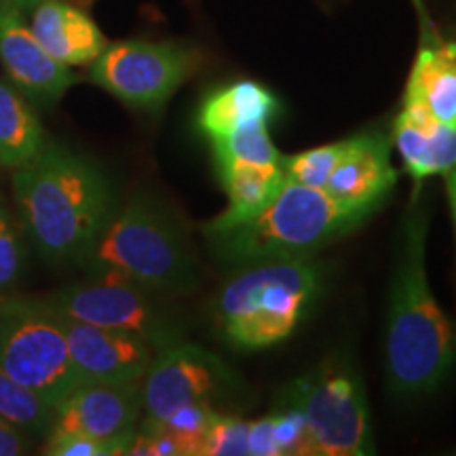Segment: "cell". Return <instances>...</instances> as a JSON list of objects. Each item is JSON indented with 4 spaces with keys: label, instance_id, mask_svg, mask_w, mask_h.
I'll list each match as a JSON object with an SVG mask.
<instances>
[{
    "label": "cell",
    "instance_id": "6da1fadb",
    "mask_svg": "<svg viewBox=\"0 0 456 456\" xmlns=\"http://www.w3.org/2000/svg\"><path fill=\"white\" fill-rule=\"evenodd\" d=\"M13 197L32 243L55 265H78L118 209L104 171L55 140L13 169Z\"/></svg>",
    "mask_w": 456,
    "mask_h": 456
},
{
    "label": "cell",
    "instance_id": "7a4b0ae2",
    "mask_svg": "<svg viewBox=\"0 0 456 456\" xmlns=\"http://www.w3.org/2000/svg\"><path fill=\"white\" fill-rule=\"evenodd\" d=\"M429 205L420 184L402 226L387 315V376L393 391L419 397L436 391L456 362V334L427 277Z\"/></svg>",
    "mask_w": 456,
    "mask_h": 456
},
{
    "label": "cell",
    "instance_id": "3957f363",
    "mask_svg": "<svg viewBox=\"0 0 456 456\" xmlns=\"http://www.w3.org/2000/svg\"><path fill=\"white\" fill-rule=\"evenodd\" d=\"M89 279H112L157 294L197 283V260L174 214L148 195L131 197L78 262Z\"/></svg>",
    "mask_w": 456,
    "mask_h": 456
},
{
    "label": "cell",
    "instance_id": "277c9868",
    "mask_svg": "<svg viewBox=\"0 0 456 456\" xmlns=\"http://www.w3.org/2000/svg\"><path fill=\"white\" fill-rule=\"evenodd\" d=\"M372 212L374 208L342 203L323 188L285 180L258 216L205 239L212 252L232 266L309 258L319 248L357 228Z\"/></svg>",
    "mask_w": 456,
    "mask_h": 456
},
{
    "label": "cell",
    "instance_id": "5b68a950",
    "mask_svg": "<svg viewBox=\"0 0 456 456\" xmlns=\"http://www.w3.org/2000/svg\"><path fill=\"white\" fill-rule=\"evenodd\" d=\"M241 269L220 289L216 326L232 349H269L298 328L322 292V273L306 258L269 260Z\"/></svg>",
    "mask_w": 456,
    "mask_h": 456
},
{
    "label": "cell",
    "instance_id": "8992f818",
    "mask_svg": "<svg viewBox=\"0 0 456 456\" xmlns=\"http://www.w3.org/2000/svg\"><path fill=\"white\" fill-rule=\"evenodd\" d=\"M0 370L51 406L81 383L60 317L41 298H0Z\"/></svg>",
    "mask_w": 456,
    "mask_h": 456
},
{
    "label": "cell",
    "instance_id": "52a82bcc",
    "mask_svg": "<svg viewBox=\"0 0 456 456\" xmlns=\"http://www.w3.org/2000/svg\"><path fill=\"white\" fill-rule=\"evenodd\" d=\"M203 51L184 43L118 41L91 64L89 81L123 104L161 110L203 66Z\"/></svg>",
    "mask_w": 456,
    "mask_h": 456
},
{
    "label": "cell",
    "instance_id": "ba28073f",
    "mask_svg": "<svg viewBox=\"0 0 456 456\" xmlns=\"http://www.w3.org/2000/svg\"><path fill=\"white\" fill-rule=\"evenodd\" d=\"M288 397L305 414L313 456H363L374 452L366 389L349 363H326L296 380Z\"/></svg>",
    "mask_w": 456,
    "mask_h": 456
},
{
    "label": "cell",
    "instance_id": "9c48e42d",
    "mask_svg": "<svg viewBox=\"0 0 456 456\" xmlns=\"http://www.w3.org/2000/svg\"><path fill=\"white\" fill-rule=\"evenodd\" d=\"M51 309L83 323L123 330L144 338L157 353L182 342L184 328L157 292L138 285L87 279L41 298Z\"/></svg>",
    "mask_w": 456,
    "mask_h": 456
},
{
    "label": "cell",
    "instance_id": "30bf717a",
    "mask_svg": "<svg viewBox=\"0 0 456 456\" xmlns=\"http://www.w3.org/2000/svg\"><path fill=\"white\" fill-rule=\"evenodd\" d=\"M232 374L214 353L175 342L159 351L142 379V403L151 419H167L191 403H212L232 385Z\"/></svg>",
    "mask_w": 456,
    "mask_h": 456
},
{
    "label": "cell",
    "instance_id": "8fae6325",
    "mask_svg": "<svg viewBox=\"0 0 456 456\" xmlns=\"http://www.w3.org/2000/svg\"><path fill=\"white\" fill-rule=\"evenodd\" d=\"M142 412V383L81 380L53 406L51 431L87 433L95 440L110 444L114 454H127Z\"/></svg>",
    "mask_w": 456,
    "mask_h": 456
},
{
    "label": "cell",
    "instance_id": "7c38bea8",
    "mask_svg": "<svg viewBox=\"0 0 456 456\" xmlns=\"http://www.w3.org/2000/svg\"><path fill=\"white\" fill-rule=\"evenodd\" d=\"M57 313V311H55ZM78 379L91 383H142L157 351L140 336L60 315Z\"/></svg>",
    "mask_w": 456,
    "mask_h": 456
},
{
    "label": "cell",
    "instance_id": "4fadbf2b",
    "mask_svg": "<svg viewBox=\"0 0 456 456\" xmlns=\"http://www.w3.org/2000/svg\"><path fill=\"white\" fill-rule=\"evenodd\" d=\"M0 61L11 83L41 104H55L77 83L70 68L38 43L21 11L7 3H0Z\"/></svg>",
    "mask_w": 456,
    "mask_h": 456
},
{
    "label": "cell",
    "instance_id": "5bb4252c",
    "mask_svg": "<svg viewBox=\"0 0 456 456\" xmlns=\"http://www.w3.org/2000/svg\"><path fill=\"white\" fill-rule=\"evenodd\" d=\"M393 142L383 131L346 138V146L323 191L342 203L379 209L397 182L391 163Z\"/></svg>",
    "mask_w": 456,
    "mask_h": 456
},
{
    "label": "cell",
    "instance_id": "9a60e30c",
    "mask_svg": "<svg viewBox=\"0 0 456 456\" xmlns=\"http://www.w3.org/2000/svg\"><path fill=\"white\" fill-rule=\"evenodd\" d=\"M402 104L419 108L433 121L456 127V57L436 26L420 28V45L410 68Z\"/></svg>",
    "mask_w": 456,
    "mask_h": 456
},
{
    "label": "cell",
    "instance_id": "2e32d148",
    "mask_svg": "<svg viewBox=\"0 0 456 456\" xmlns=\"http://www.w3.org/2000/svg\"><path fill=\"white\" fill-rule=\"evenodd\" d=\"M30 28L38 43L68 68L94 64L108 45L94 17L70 0H41Z\"/></svg>",
    "mask_w": 456,
    "mask_h": 456
},
{
    "label": "cell",
    "instance_id": "e0dca14e",
    "mask_svg": "<svg viewBox=\"0 0 456 456\" xmlns=\"http://www.w3.org/2000/svg\"><path fill=\"white\" fill-rule=\"evenodd\" d=\"M393 146L416 184L456 167V127L433 121L419 108L402 104L393 123Z\"/></svg>",
    "mask_w": 456,
    "mask_h": 456
},
{
    "label": "cell",
    "instance_id": "ac0fdd59",
    "mask_svg": "<svg viewBox=\"0 0 456 456\" xmlns=\"http://www.w3.org/2000/svg\"><path fill=\"white\" fill-rule=\"evenodd\" d=\"M216 171L228 197V208L201 226L203 237L224 232L248 222L269 205L285 184L281 163L256 165L241 161H216Z\"/></svg>",
    "mask_w": 456,
    "mask_h": 456
},
{
    "label": "cell",
    "instance_id": "d6986e66",
    "mask_svg": "<svg viewBox=\"0 0 456 456\" xmlns=\"http://www.w3.org/2000/svg\"><path fill=\"white\" fill-rule=\"evenodd\" d=\"M279 112V100L256 81H235L209 91L197 110V127L209 142L222 140L249 125H269Z\"/></svg>",
    "mask_w": 456,
    "mask_h": 456
},
{
    "label": "cell",
    "instance_id": "ffe728a7",
    "mask_svg": "<svg viewBox=\"0 0 456 456\" xmlns=\"http://www.w3.org/2000/svg\"><path fill=\"white\" fill-rule=\"evenodd\" d=\"M47 142L38 112L15 85L0 78V167L30 163Z\"/></svg>",
    "mask_w": 456,
    "mask_h": 456
},
{
    "label": "cell",
    "instance_id": "44dd1931",
    "mask_svg": "<svg viewBox=\"0 0 456 456\" xmlns=\"http://www.w3.org/2000/svg\"><path fill=\"white\" fill-rule=\"evenodd\" d=\"M0 419L26 433L30 440L47 437L53 425V406L0 370Z\"/></svg>",
    "mask_w": 456,
    "mask_h": 456
},
{
    "label": "cell",
    "instance_id": "7402d4cb",
    "mask_svg": "<svg viewBox=\"0 0 456 456\" xmlns=\"http://www.w3.org/2000/svg\"><path fill=\"white\" fill-rule=\"evenodd\" d=\"M209 144L214 151V161H241L256 165L281 163V155L273 144L266 123L237 129L222 140L209 142Z\"/></svg>",
    "mask_w": 456,
    "mask_h": 456
},
{
    "label": "cell",
    "instance_id": "603a6c76",
    "mask_svg": "<svg viewBox=\"0 0 456 456\" xmlns=\"http://www.w3.org/2000/svg\"><path fill=\"white\" fill-rule=\"evenodd\" d=\"M345 146L346 140H340L332 142V144L309 148V151L298 152V155L292 157L281 155V169L285 180L311 188H326Z\"/></svg>",
    "mask_w": 456,
    "mask_h": 456
},
{
    "label": "cell",
    "instance_id": "cb8c5ba5",
    "mask_svg": "<svg viewBox=\"0 0 456 456\" xmlns=\"http://www.w3.org/2000/svg\"><path fill=\"white\" fill-rule=\"evenodd\" d=\"M273 436H275L279 456H313V444L306 427L305 414L298 408V403L292 402L288 395L281 399L275 412L269 414Z\"/></svg>",
    "mask_w": 456,
    "mask_h": 456
},
{
    "label": "cell",
    "instance_id": "d4e9b609",
    "mask_svg": "<svg viewBox=\"0 0 456 456\" xmlns=\"http://www.w3.org/2000/svg\"><path fill=\"white\" fill-rule=\"evenodd\" d=\"M26 265V248L17 232L13 216L0 199V298H4L20 281Z\"/></svg>",
    "mask_w": 456,
    "mask_h": 456
},
{
    "label": "cell",
    "instance_id": "484cf974",
    "mask_svg": "<svg viewBox=\"0 0 456 456\" xmlns=\"http://www.w3.org/2000/svg\"><path fill=\"white\" fill-rule=\"evenodd\" d=\"M203 456H249V423L218 412L205 437Z\"/></svg>",
    "mask_w": 456,
    "mask_h": 456
},
{
    "label": "cell",
    "instance_id": "4316f807",
    "mask_svg": "<svg viewBox=\"0 0 456 456\" xmlns=\"http://www.w3.org/2000/svg\"><path fill=\"white\" fill-rule=\"evenodd\" d=\"M41 452L51 456H112L114 448L87 433L49 431Z\"/></svg>",
    "mask_w": 456,
    "mask_h": 456
},
{
    "label": "cell",
    "instance_id": "83f0119b",
    "mask_svg": "<svg viewBox=\"0 0 456 456\" xmlns=\"http://www.w3.org/2000/svg\"><path fill=\"white\" fill-rule=\"evenodd\" d=\"M249 456H279L269 416L249 423Z\"/></svg>",
    "mask_w": 456,
    "mask_h": 456
},
{
    "label": "cell",
    "instance_id": "f1b7e54d",
    "mask_svg": "<svg viewBox=\"0 0 456 456\" xmlns=\"http://www.w3.org/2000/svg\"><path fill=\"white\" fill-rule=\"evenodd\" d=\"M30 437L7 420L0 419V456H20L30 452Z\"/></svg>",
    "mask_w": 456,
    "mask_h": 456
},
{
    "label": "cell",
    "instance_id": "f546056e",
    "mask_svg": "<svg viewBox=\"0 0 456 456\" xmlns=\"http://www.w3.org/2000/svg\"><path fill=\"white\" fill-rule=\"evenodd\" d=\"M446 192H448V203H450V214H452V224H454V235H456V167L446 174Z\"/></svg>",
    "mask_w": 456,
    "mask_h": 456
},
{
    "label": "cell",
    "instance_id": "4dcf8cb0",
    "mask_svg": "<svg viewBox=\"0 0 456 456\" xmlns=\"http://www.w3.org/2000/svg\"><path fill=\"white\" fill-rule=\"evenodd\" d=\"M0 3H7V4H11V7H15L20 11H28V9L37 7L41 0H0Z\"/></svg>",
    "mask_w": 456,
    "mask_h": 456
},
{
    "label": "cell",
    "instance_id": "1f68e13d",
    "mask_svg": "<svg viewBox=\"0 0 456 456\" xmlns=\"http://www.w3.org/2000/svg\"><path fill=\"white\" fill-rule=\"evenodd\" d=\"M412 3H414V7H416V13H419V17H420V28L431 26V20H429V15H427L423 0H412Z\"/></svg>",
    "mask_w": 456,
    "mask_h": 456
},
{
    "label": "cell",
    "instance_id": "d6a6232c",
    "mask_svg": "<svg viewBox=\"0 0 456 456\" xmlns=\"http://www.w3.org/2000/svg\"><path fill=\"white\" fill-rule=\"evenodd\" d=\"M450 45H452V51H454V57H456V38H452V41H450Z\"/></svg>",
    "mask_w": 456,
    "mask_h": 456
}]
</instances>
